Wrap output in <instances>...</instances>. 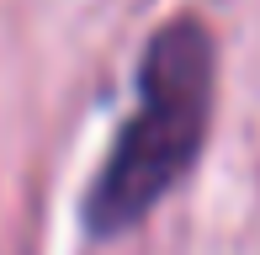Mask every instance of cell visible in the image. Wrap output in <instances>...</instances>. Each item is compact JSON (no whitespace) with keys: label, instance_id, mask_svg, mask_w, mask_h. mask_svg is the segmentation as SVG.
Here are the masks:
<instances>
[{"label":"cell","instance_id":"6da1fadb","mask_svg":"<svg viewBox=\"0 0 260 255\" xmlns=\"http://www.w3.org/2000/svg\"><path fill=\"white\" fill-rule=\"evenodd\" d=\"M212 101H218V43L202 16L181 11L154 27L138 59L133 112L85 186L80 218L90 239L138 229L191 176L212 128Z\"/></svg>","mask_w":260,"mask_h":255}]
</instances>
